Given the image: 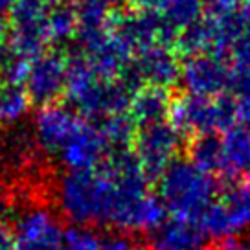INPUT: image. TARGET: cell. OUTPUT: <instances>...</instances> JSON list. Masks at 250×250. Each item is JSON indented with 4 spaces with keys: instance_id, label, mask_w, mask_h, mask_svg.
<instances>
[{
    "instance_id": "cell-4",
    "label": "cell",
    "mask_w": 250,
    "mask_h": 250,
    "mask_svg": "<svg viewBox=\"0 0 250 250\" xmlns=\"http://www.w3.org/2000/svg\"><path fill=\"white\" fill-rule=\"evenodd\" d=\"M180 83L186 88V94L203 96V98H219L230 94L234 83V68L230 59L225 55H189L182 62Z\"/></svg>"
},
{
    "instance_id": "cell-7",
    "label": "cell",
    "mask_w": 250,
    "mask_h": 250,
    "mask_svg": "<svg viewBox=\"0 0 250 250\" xmlns=\"http://www.w3.org/2000/svg\"><path fill=\"white\" fill-rule=\"evenodd\" d=\"M219 167L250 179V127L235 125L219 140Z\"/></svg>"
},
{
    "instance_id": "cell-8",
    "label": "cell",
    "mask_w": 250,
    "mask_h": 250,
    "mask_svg": "<svg viewBox=\"0 0 250 250\" xmlns=\"http://www.w3.org/2000/svg\"><path fill=\"white\" fill-rule=\"evenodd\" d=\"M171 103L173 98L169 90L158 86H142L133 96L129 114L134 120V124L147 127L169 120Z\"/></svg>"
},
{
    "instance_id": "cell-15",
    "label": "cell",
    "mask_w": 250,
    "mask_h": 250,
    "mask_svg": "<svg viewBox=\"0 0 250 250\" xmlns=\"http://www.w3.org/2000/svg\"><path fill=\"white\" fill-rule=\"evenodd\" d=\"M17 4V0H0V15L9 13V9Z\"/></svg>"
},
{
    "instance_id": "cell-5",
    "label": "cell",
    "mask_w": 250,
    "mask_h": 250,
    "mask_svg": "<svg viewBox=\"0 0 250 250\" xmlns=\"http://www.w3.org/2000/svg\"><path fill=\"white\" fill-rule=\"evenodd\" d=\"M66 74L68 57L54 50H44L35 59H31L24 88L33 103H39L41 107L52 105L57 102V98L64 96Z\"/></svg>"
},
{
    "instance_id": "cell-11",
    "label": "cell",
    "mask_w": 250,
    "mask_h": 250,
    "mask_svg": "<svg viewBox=\"0 0 250 250\" xmlns=\"http://www.w3.org/2000/svg\"><path fill=\"white\" fill-rule=\"evenodd\" d=\"M79 28L78 11L74 4H55L48 13V37L50 42H66L76 37Z\"/></svg>"
},
{
    "instance_id": "cell-14",
    "label": "cell",
    "mask_w": 250,
    "mask_h": 250,
    "mask_svg": "<svg viewBox=\"0 0 250 250\" xmlns=\"http://www.w3.org/2000/svg\"><path fill=\"white\" fill-rule=\"evenodd\" d=\"M136 9H149V11H162V9L171 4L173 0H131Z\"/></svg>"
},
{
    "instance_id": "cell-12",
    "label": "cell",
    "mask_w": 250,
    "mask_h": 250,
    "mask_svg": "<svg viewBox=\"0 0 250 250\" xmlns=\"http://www.w3.org/2000/svg\"><path fill=\"white\" fill-rule=\"evenodd\" d=\"M30 96L24 86L0 83V122L2 124H13L28 112L30 107Z\"/></svg>"
},
{
    "instance_id": "cell-13",
    "label": "cell",
    "mask_w": 250,
    "mask_h": 250,
    "mask_svg": "<svg viewBox=\"0 0 250 250\" xmlns=\"http://www.w3.org/2000/svg\"><path fill=\"white\" fill-rule=\"evenodd\" d=\"M208 11H232L239 6L241 0H203Z\"/></svg>"
},
{
    "instance_id": "cell-2",
    "label": "cell",
    "mask_w": 250,
    "mask_h": 250,
    "mask_svg": "<svg viewBox=\"0 0 250 250\" xmlns=\"http://www.w3.org/2000/svg\"><path fill=\"white\" fill-rule=\"evenodd\" d=\"M169 122L179 129V133H197L203 136L227 133L237 124L235 102L230 94L219 98L184 94L173 98Z\"/></svg>"
},
{
    "instance_id": "cell-1",
    "label": "cell",
    "mask_w": 250,
    "mask_h": 250,
    "mask_svg": "<svg viewBox=\"0 0 250 250\" xmlns=\"http://www.w3.org/2000/svg\"><path fill=\"white\" fill-rule=\"evenodd\" d=\"M134 94L120 78H103L79 52L68 57L64 98L78 114L98 122L125 114L131 109Z\"/></svg>"
},
{
    "instance_id": "cell-3",
    "label": "cell",
    "mask_w": 250,
    "mask_h": 250,
    "mask_svg": "<svg viewBox=\"0 0 250 250\" xmlns=\"http://www.w3.org/2000/svg\"><path fill=\"white\" fill-rule=\"evenodd\" d=\"M180 70L182 62L177 59L175 48L155 44L134 55L120 79L134 92H138L142 86H158L169 90V86L180 81Z\"/></svg>"
},
{
    "instance_id": "cell-9",
    "label": "cell",
    "mask_w": 250,
    "mask_h": 250,
    "mask_svg": "<svg viewBox=\"0 0 250 250\" xmlns=\"http://www.w3.org/2000/svg\"><path fill=\"white\" fill-rule=\"evenodd\" d=\"M177 144H179V129L169 120L144 127L138 138L140 153L147 162L166 160L173 149L177 147Z\"/></svg>"
},
{
    "instance_id": "cell-16",
    "label": "cell",
    "mask_w": 250,
    "mask_h": 250,
    "mask_svg": "<svg viewBox=\"0 0 250 250\" xmlns=\"http://www.w3.org/2000/svg\"><path fill=\"white\" fill-rule=\"evenodd\" d=\"M48 2H50L52 6H55V4H74V6H76L79 0H48Z\"/></svg>"
},
{
    "instance_id": "cell-10",
    "label": "cell",
    "mask_w": 250,
    "mask_h": 250,
    "mask_svg": "<svg viewBox=\"0 0 250 250\" xmlns=\"http://www.w3.org/2000/svg\"><path fill=\"white\" fill-rule=\"evenodd\" d=\"M164 19L166 26L175 33V37L179 39V35L189 26H193L204 17V2L203 0H173L171 4H167L162 11H158Z\"/></svg>"
},
{
    "instance_id": "cell-6",
    "label": "cell",
    "mask_w": 250,
    "mask_h": 250,
    "mask_svg": "<svg viewBox=\"0 0 250 250\" xmlns=\"http://www.w3.org/2000/svg\"><path fill=\"white\" fill-rule=\"evenodd\" d=\"M81 125H83V120L78 116L76 110L57 103L41 107L33 122L39 142L44 147L54 149V151L57 149L62 151Z\"/></svg>"
}]
</instances>
